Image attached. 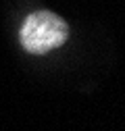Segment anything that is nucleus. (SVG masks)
<instances>
[{
  "label": "nucleus",
  "mask_w": 125,
  "mask_h": 131,
  "mask_svg": "<svg viewBox=\"0 0 125 131\" xmlns=\"http://www.w3.org/2000/svg\"><path fill=\"white\" fill-rule=\"evenodd\" d=\"M69 38V25L52 10H36L23 21L19 40L29 54H46L62 46Z\"/></svg>",
  "instance_id": "obj_1"
}]
</instances>
